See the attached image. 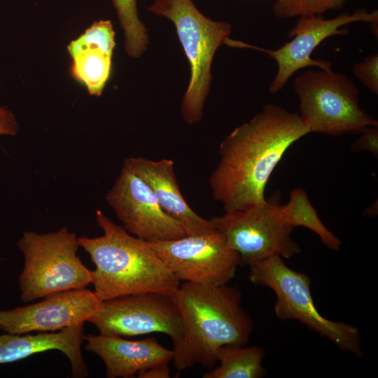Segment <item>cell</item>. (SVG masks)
Instances as JSON below:
<instances>
[{"label":"cell","instance_id":"6da1fadb","mask_svg":"<svg viewBox=\"0 0 378 378\" xmlns=\"http://www.w3.org/2000/svg\"><path fill=\"white\" fill-rule=\"evenodd\" d=\"M309 133L299 114L273 104L233 130L220 144L209 183L225 211L265 202L267 181L286 150Z\"/></svg>","mask_w":378,"mask_h":378},{"label":"cell","instance_id":"7a4b0ae2","mask_svg":"<svg viewBox=\"0 0 378 378\" xmlns=\"http://www.w3.org/2000/svg\"><path fill=\"white\" fill-rule=\"evenodd\" d=\"M182 321V337L174 346L178 370L197 364L213 368L217 350L224 345H246L253 329L236 288L183 281L171 294Z\"/></svg>","mask_w":378,"mask_h":378},{"label":"cell","instance_id":"3957f363","mask_svg":"<svg viewBox=\"0 0 378 378\" xmlns=\"http://www.w3.org/2000/svg\"><path fill=\"white\" fill-rule=\"evenodd\" d=\"M96 220L103 235L78 240L95 265L92 284L102 300L143 293L172 294L178 288L181 281L147 241L99 209Z\"/></svg>","mask_w":378,"mask_h":378},{"label":"cell","instance_id":"277c9868","mask_svg":"<svg viewBox=\"0 0 378 378\" xmlns=\"http://www.w3.org/2000/svg\"><path fill=\"white\" fill-rule=\"evenodd\" d=\"M149 10L174 24L190 66V79L183 96L181 113L187 123L195 124L202 117L212 78L214 56L222 44L227 43L231 26L206 18L192 0H155Z\"/></svg>","mask_w":378,"mask_h":378},{"label":"cell","instance_id":"5b68a950","mask_svg":"<svg viewBox=\"0 0 378 378\" xmlns=\"http://www.w3.org/2000/svg\"><path fill=\"white\" fill-rule=\"evenodd\" d=\"M78 238L67 227L48 233L27 231L22 234L18 242L24 260L19 276L22 302L92 284L93 271L77 255Z\"/></svg>","mask_w":378,"mask_h":378},{"label":"cell","instance_id":"8992f818","mask_svg":"<svg viewBox=\"0 0 378 378\" xmlns=\"http://www.w3.org/2000/svg\"><path fill=\"white\" fill-rule=\"evenodd\" d=\"M248 279L255 285L270 288L276 295L274 311L281 320H296L338 348L357 357L363 356L359 330L352 325L323 317L314 305L311 280L288 267L280 256H273L248 265Z\"/></svg>","mask_w":378,"mask_h":378},{"label":"cell","instance_id":"52a82bcc","mask_svg":"<svg viewBox=\"0 0 378 378\" xmlns=\"http://www.w3.org/2000/svg\"><path fill=\"white\" fill-rule=\"evenodd\" d=\"M294 89L300 100V118L309 133L337 136L378 126V121L360 107L359 90L344 74L307 70L295 78Z\"/></svg>","mask_w":378,"mask_h":378},{"label":"cell","instance_id":"ba28073f","mask_svg":"<svg viewBox=\"0 0 378 378\" xmlns=\"http://www.w3.org/2000/svg\"><path fill=\"white\" fill-rule=\"evenodd\" d=\"M211 220L227 246L239 254L241 263L249 265L273 256L288 259L300 251L291 237L294 228L285 223L280 204L274 200L225 211Z\"/></svg>","mask_w":378,"mask_h":378},{"label":"cell","instance_id":"9c48e42d","mask_svg":"<svg viewBox=\"0 0 378 378\" xmlns=\"http://www.w3.org/2000/svg\"><path fill=\"white\" fill-rule=\"evenodd\" d=\"M87 321L101 334L130 337L153 332L168 335L174 346L182 337V321L171 294L143 293L104 300Z\"/></svg>","mask_w":378,"mask_h":378},{"label":"cell","instance_id":"30bf717a","mask_svg":"<svg viewBox=\"0 0 378 378\" xmlns=\"http://www.w3.org/2000/svg\"><path fill=\"white\" fill-rule=\"evenodd\" d=\"M181 281L227 284L241 263L216 229L167 241L148 242Z\"/></svg>","mask_w":378,"mask_h":378},{"label":"cell","instance_id":"8fae6325","mask_svg":"<svg viewBox=\"0 0 378 378\" xmlns=\"http://www.w3.org/2000/svg\"><path fill=\"white\" fill-rule=\"evenodd\" d=\"M355 22L370 24L378 22V11L368 12L362 8L353 13H344L331 19H323L321 15L301 16L288 34L292 40L276 50H268L236 41L237 47H247L267 54L277 64V72L269 86L272 94L281 90L288 79L297 71L309 66L331 71L329 62L313 59L311 55L314 50L325 39L334 35H344L346 28L341 27Z\"/></svg>","mask_w":378,"mask_h":378},{"label":"cell","instance_id":"7c38bea8","mask_svg":"<svg viewBox=\"0 0 378 378\" xmlns=\"http://www.w3.org/2000/svg\"><path fill=\"white\" fill-rule=\"evenodd\" d=\"M106 200L122 227L147 242L187 235L182 225L162 210L145 181L124 164Z\"/></svg>","mask_w":378,"mask_h":378},{"label":"cell","instance_id":"4fadbf2b","mask_svg":"<svg viewBox=\"0 0 378 378\" xmlns=\"http://www.w3.org/2000/svg\"><path fill=\"white\" fill-rule=\"evenodd\" d=\"M102 302L86 288L52 293L37 303L0 310V328L13 334L61 330L87 321Z\"/></svg>","mask_w":378,"mask_h":378},{"label":"cell","instance_id":"5bb4252c","mask_svg":"<svg viewBox=\"0 0 378 378\" xmlns=\"http://www.w3.org/2000/svg\"><path fill=\"white\" fill-rule=\"evenodd\" d=\"M123 164L145 181L162 210L182 225L187 235L215 228L211 220L200 216L185 200L176 181L174 160L130 157L124 160Z\"/></svg>","mask_w":378,"mask_h":378},{"label":"cell","instance_id":"9a60e30c","mask_svg":"<svg viewBox=\"0 0 378 378\" xmlns=\"http://www.w3.org/2000/svg\"><path fill=\"white\" fill-rule=\"evenodd\" d=\"M85 349L103 360L108 378L132 377L153 365L172 360L173 350L161 345L154 337L127 340L118 335L99 334L84 336Z\"/></svg>","mask_w":378,"mask_h":378},{"label":"cell","instance_id":"2e32d148","mask_svg":"<svg viewBox=\"0 0 378 378\" xmlns=\"http://www.w3.org/2000/svg\"><path fill=\"white\" fill-rule=\"evenodd\" d=\"M115 34L110 20L94 22L67 46L71 74L91 95L99 96L111 71Z\"/></svg>","mask_w":378,"mask_h":378},{"label":"cell","instance_id":"e0dca14e","mask_svg":"<svg viewBox=\"0 0 378 378\" xmlns=\"http://www.w3.org/2000/svg\"><path fill=\"white\" fill-rule=\"evenodd\" d=\"M83 323L60 330L55 333L24 335L8 333L0 335V364L26 358L48 350L62 351L70 361L71 376H88V368L81 354L84 340Z\"/></svg>","mask_w":378,"mask_h":378},{"label":"cell","instance_id":"ac0fdd59","mask_svg":"<svg viewBox=\"0 0 378 378\" xmlns=\"http://www.w3.org/2000/svg\"><path fill=\"white\" fill-rule=\"evenodd\" d=\"M264 350L258 346L224 345L216 351L220 365L206 372L204 378H260L265 373L262 365Z\"/></svg>","mask_w":378,"mask_h":378},{"label":"cell","instance_id":"d6986e66","mask_svg":"<svg viewBox=\"0 0 378 378\" xmlns=\"http://www.w3.org/2000/svg\"><path fill=\"white\" fill-rule=\"evenodd\" d=\"M280 212L285 223L290 227H304L315 232L328 248L339 250L341 240L321 220L303 189L294 188L290 192L288 202L280 204Z\"/></svg>","mask_w":378,"mask_h":378},{"label":"cell","instance_id":"ffe728a7","mask_svg":"<svg viewBox=\"0 0 378 378\" xmlns=\"http://www.w3.org/2000/svg\"><path fill=\"white\" fill-rule=\"evenodd\" d=\"M125 32V49L133 57L140 56L148 43L145 26L139 19L136 0H112Z\"/></svg>","mask_w":378,"mask_h":378},{"label":"cell","instance_id":"44dd1931","mask_svg":"<svg viewBox=\"0 0 378 378\" xmlns=\"http://www.w3.org/2000/svg\"><path fill=\"white\" fill-rule=\"evenodd\" d=\"M349 0H274V15L281 19L295 16L321 15L324 12L341 8Z\"/></svg>","mask_w":378,"mask_h":378},{"label":"cell","instance_id":"7402d4cb","mask_svg":"<svg viewBox=\"0 0 378 378\" xmlns=\"http://www.w3.org/2000/svg\"><path fill=\"white\" fill-rule=\"evenodd\" d=\"M352 73L372 93L378 94V55L372 54L356 63Z\"/></svg>","mask_w":378,"mask_h":378},{"label":"cell","instance_id":"603a6c76","mask_svg":"<svg viewBox=\"0 0 378 378\" xmlns=\"http://www.w3.org/2000/svg\"><path fill=\"white\" fill-rule=\"evenodd\" d=\"M360 134V136L351 144V150L353 152L368 151L377 158L378 126L367 127Z\"/></svg>","mask_w":378,"mask_h":378},{"label":"cell","instance_id":"cb8c5ba5","mask_svg":"<svg viewBox=\"0 0 378 378\" xmlns=\"http://www.w3.org/2000/svg\"><path fill=\"white\" fill-rule=\"evenodd\" d=\"M18 131L19 125L13 113L6 106H0V136H13Z\"/></svg>","mask_w":378,"mask_h":378},{"label":"cell","instance_id":"d4e9b609","mask_svg":"<svg viewBox=\"0 0 378 378\" xmlns=\"http://www.w3.org/2000/svg\"><path fill=\"white\" fill-rule=\"evenodd\" d=\"M169 363H162L153 365L148 368L139 372L137 377L139 378H169L170 369Z\"/></svg>","mask_w":378,"mask_h":378}]
</instances>
